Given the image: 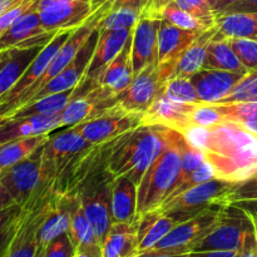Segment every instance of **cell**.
Wrapping results in <instances>:
<instances>
[{
  "label": "cell",
  "instance_id": "obj_38",
  "mask_svg": "<svg viewBox=\"0 0 257 257\" xmlns=\"http://www.w3.org/2000/svg\"><path fill=\"white\" fill-rule=\"evenodd\" d=\"M213 104L223 120H230L257 136V102H236Z\"/></svg>",
  "mask_w": 257,
  "mask_h": 257
},
{
  "label": "cell",
  "instance_id": "obj_57",
  "mask_svg": "<svg viewBox=\"0 0 257 257\" xmlns=\"http://www.w3.org/2000/svg\"><path fill=\"white\" fill-rule=\"evenodd\" d=\"M240 251H201L190 252L188 257H238Z\"/></svg>",
  "mask_w": 257,
  "mask_h": 257
},
{
  "label": "cell",
  "instance_id": "obj_28",
  "mask_svg": "<svg viewBox=\"0 0 257 257\" xmlns=\"http://www.w3.org/2000/svg\"><path fill=\"white\" fill-rule=\"evenodd\" d=\"M202 32L185 30L162 19L158 30V58L157 64L167 62L177 63L186 48Z\"/></svg>",
  "mask_w": 257,
  "mask_h": 257
},
{
  "label": "cell",
  "instance_id": "obj_59",
  "mask_svg": "<svg viewBox=\"0 0 257 257\" xmlns=\"http://www.w3.org/2000/svg\"><path fill=\"white\" fill-rule=\"evenodd\" d=\"M23 2H25V0H0V15L4 14L5 12H8L12 8L22 4Z\"/></svg>",
  "mask_w": 257,
  "mask_h": 257
},
{
  "label": "cell",
  "instance_id": "obj_43",
  "mask_svg": "<svg viewBox=\"0 0 257 257\" xmlns=\"http://www.w3.org/2000/svg\"><path fill=\"white\" fill-rule=\"evenodd\" d=\"M236 102H257V70L243 75L232 92L216 104Z\"/></svg>",
  "mask_w": 257,
  "mask_h": 257
},
{
  "label": "cell",
  "instance_id": "obj_41",
  "mask_svg": "<svg viewBox=\"0 0 257 257\" xmlns=\"http://www.w3.org/2000/svg\"><path fill=\"white\" fill-rule=\"evenodd\" d=\"M163 95L173 102L200 103L196 88L190 78H172L167 80Z\"/></svg>",
  "mask_w": 257,
  "mask_h": 257
},
{
  "label": "cell",
  "instance_id": "obj_13",
  "mask_svg": "<svg viewBox=\"0 0 257 257\" xmlns=\"http://www.w3.org/2000/svg\"><path fill=\"white\" fill-rule=\"evenodd\" d=\"M75 29H65V30H59V32L55 34V37L53 38L52 42L49 44L45 45L42 50H40L39 54L35 57V59L30 63L29 67L27 68L24 73H23L22 77L19 78L17 83L14 84V87L9 90L8 93H5L3 97H0V122L5 119V118L9 117L12 114L13 109H14L15 104L19 100V98L39 79L43 75V73L45 72V69L48 68L49 63L52 62V59L54 58V55L57 54L58 50L62 48V45L64 44L65 40L70 37L73 32Z\"/></svg>",
  "mask_w": 257,
  "mask_h": 257
},
{
  "label": "cell",
  "instance_id": "obj_55",
  "mask_svg": "<svg viewBox=\"0 0 257 257\" xmlns=\"http://www.w3.org/2000/svg\"><path fill=\"white\" fill-rule=\"evenodd\" d=\"M231 205L241 208L243 212L247 213L248 217L252 221H257V200L237 201V202H232Z\"/></svg>",
  "mask_w": 257,
  "mask_h": 257
},
{
  "label": "cell",
  "instance_id": "obj_42",
  "mask_svg": "<svg viewBox=\"0 0 257 257\" xmlns=\"http://www.w3.org/2000/svg\"><path fill=\"white\" fill-rule=\"evenodd\" d=\"M140 17L141 13L128 8L109 10V12L104 10V15L100 19L98 29H133Z\"/></svg>",
  "mask_w": 257,
  "mask_h": 257
},
{
  "label": "cell",
  "instance_id": "obj_45",
  "mask_svg": "<svg viewBox=\"0 0 257 257\" xmlns=\"http://www.w3.org/2000/svg\"><path fill=\"white\" fill-rule=\"evenodd\" d=\"M176 4L200 20L205 27L212 28L216 25V14L207 0H175Z\"/></svg>",
  "mask_w": 257,
  "mask_h": 257
},
{
  "label": "cell",
  "instance_id": "obj_21",
  "mask_svg": "<svg viewBox=\"0 0 257 257\" xmlns=\"http://www.w3.org/2000/svg\"><path fill=\"white\" fill-rule=\"evenodd\" d=\"M98 37H99V30L95 29L93 34L89 37V39L85 42V44L80 48V50L75 55L74 59L72 60V63L65 69H63L57 77L53 78L40 92H38L29 103L40 99V98L47 97V95L77 88L79 83L82 82L83 77L85 74V70H87L88 65H89L90 59H92L93 52H94V48L98 42Z\"/></svg>",
  "mask_w": 257,
  "mask_h": 257
},
{
  "label": "cell",
  "instance_id": "obj_53",
  "mask_svg": "<svg viewBox=\"0 0 257 257\" xmlns=\"http://www.w3.org/2000/svg\"><path fill=\"white\" fill-rule=\"evenodd\" d=\"M22 207L23 206L15 203V205L9 206V207L4 208V210H0V231L7 227L8 225H10L20 215Z\"/></svg>",
  "mask_w": 257,
  "mask_h": 257
},
{
  "label": "cell",
  "instance_id": "obj_50",
  "mask_svg": "<svg viewBox=\"0 0 257 257\" xmlns=\"http://www.w3.org/2000/svg\"><path fill=\"white\" fill-rule=\"evenodd\" d=\"M35 2H37V0H25L22 4L12 8V9H9L8 12H5L4 14L0 15V35H2L5 30L9 29L13 25V23H14L18 18L22 17L25 12H28V10L34 5Z\"/></svg>",
  "mask_w": 257,
  "mask_h": 257
},
{
  "label": "cell",
  "instance_id": "obj_27",
  "mask_svg": "<svg viewBox=\"0 0 257 257\" xmlns=\"http://www.w3.org/2000/svg\"><path fill=\"white\" fill-rule=\"evenodd\" d=\"M133 78L135 74L132 68V34H131L122 50L100 75L97 85L105 88L113 95H118L130 87Z\"/></svg>",
  "mask_w": 257,
  "mask_h": 257
},
{
  "label": "cell",
  "instance_id": "obj_33",
  "mask_svg": "<svg viewBox=\"0 0 257 257\" xmlns=\"http://www.w3.org/2000/svg\"><path fill=\"white\" fill-rule=\"evenodd\" d=\"M77 253H83L89 257H103L102 245L98 241L92 225L88 221L82 205L78 206L73 215L70 228L68 231Z\"/></svg>",
  "mask_w": 257,
  "mask_h": 257
},
{
  "label": "cell",
  "instance_id": "obj_1",
  "mask_svg": "<svg viewBox=\"0 0 257 257\" xmlns=\"http://www.w3.org/2000/svg\"><path fill=\"white\" fill-rule=\"evenodd\" d=\"M183 136L202 152L217 180L238 183L257 172V136L236 123L195 127Z\"/></svg>",
  "mask_w": 257,
  "mask_h": 257
},
{
  "label": "cell",
  "instance_id": "obj_31",
  "mask_svg": "<svg viewBox=\"0 0 257 257\" xmlns=\"http://www.w3.org/2000/svg\"><path fill=\"white\" fill-rule=\"evenodd\" d=\"M217 28L212 27L210 29L201 33L190 45L185 49V52L180 55L177 63H176L175 72L172 78H191L195 73L202 69L203 62H205L206 53L210 43L215 37Z\"/></svg>",
  "mask_w": 257,
  "mask_h": 257
},
{
  "label": "cell",
  "instance_id": "obj_60",
  "mask_svg": "<svg viewBox=\"0 0 257 257\" xmlns=\"http://www.w3.org/2000/svg\"><path fill=\"white\" fill-rule=\"evenodd\" d=\"M12 50L13 49H8V50H3V52H0V69H2V68L4 67L5 63L9 60L10 55H12Z\"/></svg>",
  "mask_w": 257,
  "mask_h": 257
},
{
  "label": "cell",
  "instance_id": "obj_47",
  "mask_svg": "<svg viewBox=\"0 0 257 257\" xmlns=\"http://www.w3.org/2000/svg\"><path fill=\"white\" fill-rule=\"evenodd\" d=\"M212 178H215L212 168H211V166L205 161V162H203L202 165L197 168V170L193 171V172L191 173V175L188 176V177L186 178L182 183H180V185L176 186V188L170 193V196H168L167 200L166 201L172 200V198L177 197L178 195H181V193L185 192V191L196 187V186L201 185V183L207 182V181L212 180Z\"/></svg>",
  "mask_w": 257,
  "mask_h": 257
},
{
  "label": "cell",
  "instance_id": "obj_14",
  "mask_svg": "<svg viewBox=\"0 0 257 257\" xmlns=\"http://www.w3.org/2000/svg\"><path fill=\"white\" fill-rule=\"evenodd\" d=\"M99 37H98L97 45L93 52L92 59L88 65L85 74L82 82L75 89L73 97L85 94L88 90L97 87L100 75L109 65V63L117 57L118 53L124 47L125 42L132 34L133 29H98Z\"/></svg>",
  "mask_w": 257,
  "mask_h": 257
},
{
  "label": "cell",
  "instance_id": "obj_61",
  "mask_svg": "<svg viewBox=\"0 0 257 257\" xmlns=\"http://www.w3.org/2000/svg\"><path fill=\"white\" fill-rule=\"evenodd\" d=\"M44 250H45V246L39 245L37 253H35V257H44Z\"/></svg>",
  "mask_w": 257,
  "mask_h": 257
},
{
  "label": "cell",
  "instance_id": "obj_17",
  "mask_svg": "<svg viewBox=\"0 0 257 257\" xmlns=\"http://www.w3.org/2000/svg\"><path fill=\"white\" fill-rule=\"evenodd\" d=\"M40 22L48 32L77 29L94 13L89 0H39Z\"/></svg>",
  "mask_w": 257,
  "mask_h": 257
},
{
  "label": "cell",
  "instance_id": "obj_22",
  "mask_svg": "<svg viewBox=\"0 0 257 257\" xmlns=\"http://www.w3.org/2000/svg\"><path fill=\"white\" fill-rule=\"evenodd\" d=\"M196 104L173 102L162 95L143 113L142 125H160L185 135L192 128L191 115Z\"/></svg>",
  "mask_w": 257,
  "mask_h": 257
},
{
  "label": "cell",
  "instance_id": "obj_39",
  "mask_svg": "<svg viewBox=\"0 0 257 257\" xmlns=\"http://www.w3.org/2000/svg\"><path fill=\"white\" fill-rule=\"evenodd\" d=\"M89 2L94 12L99 8H103L107 12L128 8L141 13V15L150 14L162 19L161 12L170 0H89Z\"/></svg>",
  "mask_w": 257,
  "mask_h": 257
},
{
  "label": "cell",
  "instance_id": "obj_46",
  "mask_svg": "<svg viewBox=\"0 0 257 257\" xmlns=\"http://www.w3.org/2000/svg\"><path fill=\"white\" fill-rule=\"evenodd\" d=\"M223 118L221 113L218 112L217 107L215 104H208V103H197L191 115V123L192 128H208L211 125H215L217 123L222 122Z\"/></svg>",
  "mask_w": 257,
  "mask_h": 257
},
{
  "label": "cell",
  "instance_id": "obj_4",
  "mask_svg": "<svg viewBox=\"0 0 257 257\" xmlns=\"http://www.w3.org/2000/svg\"><path fill=\"white\" fill-rule=\"evenodd\" d=\"M122 137L99 145H90L77 153L53 182V192L58 195L79 196L80 190L89 180L108 170L110 156Z\"/></svg>",
  "mask_w": 257,
  "mask_h": 257
},
{
  "label": "cell",
  "instance_id": "obj_20",
  "mask_svg": "<svg viewBox=\"0 0 257 257\" xmlns=\"http://www.w3.org/2000/svg\"><path fill=\"white\" fill-rule=\"evenodd\" d=\"M162 19L142 14L132 33V68L135 77L152 64H157L158 30Z\"/></svg>",
  "mask_w": 257,
  "mask_h": 257
},
{
  "label": "cell",
  "instance_id": "obj_10",
  "mask_svg": "<svg viewBox=\"0 0 257 257\" xmlns=\"http://www.w3.org/2000/svg\"><path fill=\"white\" fill-rule=\"evenodd\" d=\"M90 145L83 137L79 124L69 127L59 135H49V140L43 146L42 182L53 185L70 160Z\"/></svg>",
  "mask_w": 257,
  "mask_h": 257
},
{
  "label": "cell",
  "instance_id": "obj_2",
  "mask_svg": "<svg viewBox=\"0 0 257 257\" xmlns=\"http://www.w3.org/2000/svg\"><path fill=\"white\" fill-rule=\"evenodd\" d=\"M166 145L167 128L141 125L120 138L109 158L108 171L114 177L124 176L138 186Z\"/></svg>",
  "mask_w": 257,
  "mask_h": 257
},
{
  "label": "cell",
  "instance_id": "obj_9",
  "mask_svg": "<svg viewBox=\"0 0 257 257\" xmlns=\"http://www.w3.org/2000/svg\"><path fill=\"white\" fill-rule=\"evenodd\" d=\"M253 222L246 212L233 205L222 208L213 230L191 252L201 251H240Z\"/></svg>",
  "mask_w": 257,
  "mask_h": 257
},
{
  "label": "cell",
  "instance_id": "obj_37",
  "mask_svg": "<svg viewBox=\"0 0 257 257\" xmlns=\"http://www.w3.org/2000/svg\"><path fill=\"white\" fill-rule=\"evenodd\" d=\"M48 140L49 135H40L0 145V171L13 167L18 162L29 157Z\"/></svg>",
  "mask_w": 257,
  "mask_h": 257
},
{
  "label": "cell",
  "instance_id": "obj_23",
  "mask_svg": "<svg viewBox=\"0 0 257 257\" xmlns=\"http://www.w3.org/2000/svg\"><path fill=\"white\" fill-rule=\"evenodd\" d=\"M240 73L221 69H202L190 78L197 92L200 103H218L227 97L243 78Z\"/></svg>",
  "mask_w": 257,
  "mask_h": 257
},
{
  "label": "cell",
  "instance_id": "obj_12",
  "mask_svg": "<svg viewBox=\"0 0 257 257\" xmlns=\"http://www.w3.org/2000/svg\"><path fill=\"white\" fill-rule=\"evenodd\" d=\"M142 122L143 113L130 112L117 103L94 119L80 123L79 128L87 142L99 145L127 135L141 127Z\"/></svg>",
  "mask_w": 257,
  "mask_h": 257
},
{
  "label": "cell",
  "instance_id": "obj_7",
  "mask_svg": "<svg viewBox=\"0 0 257 257\" xmlns=\"http://www.w3.org/2000/svg\"><path fill=\"white\" fill-rule=\"evenodd\" d=\"M114 178L109 171L105 170L89 180L79 192L83 211L102 246L113 225L110 201Z\"/></svg>",
  "mask_w": 257,
  "mask_h": 257
},
{
  "label": "cell",
  "instance_id": "obj_26",
  "mask_svg": "<svg viewBox=\"0 0 257 257\" xmlns=\"http://www.w3.org/2000/svg\"><path fill=\"white\" fill-rule=\"evenodd\" d=\"M138 220V255L155 247L167 233L182 221L172 212H163L160 208L140 216Z\"/></svg>",
  "mask_w": 257,
  "mask_h": 257
},
{
  "label": "cell",
  "instance_id": "obj_19",
  "mask_svg": "<svg viewBox=\"0 0 257 257\" xmlns=\"http://www.w3.org/2000/svg\"><path fill=\"white\" fill-rule=\"evenodd\" d=\"M117 103V95H113L109 90L97 85L85 94L70 99L67 107L60 112V128H69L94 119Z\"/></svg>",
  "mask_w": 257,
  "mask_h": 257
},
{
  "label": "cell",
  "instance_id": "obj_35",
  "mask_svg": "<svg viewBox=\"0 0 257 257\" xmlns=\"http://www.w3.org/2000/svg\"><path fill=\"white\" fill-rule=\"evenodd\" d=\"M202 68L228 70V72L240 73V74L248 73V70L243 67L236 53L233 52L227 39H212L207 48Z\"/></svg>",
  "mask_w": 257,
  "mask_h": 257
},
{
  "label": "cell",
  "instance_id": "obj_15",
  "mask_svg": "<svg viewBox=\"0 0 257 257\" xmlns=\"http://www.w3.org/2000/svg\"><path fill=\"white\" fill-rule=\"evenodd\" d=\"M38 2L28 12L18 18L12 27L0 35V52L8 49H28L45 47L49 44L59 30L48 32L40 22Z\"/></svg>",
  "mask_w": 257,
  "mask_h": 257
},
{
  "label": "cell",
  "instance_id": "obj_54",
  "mask_svg": "<svg viewBox=\"0 0 257 257\" xmlns=\"http://www.w3.org/2000/svg\"><path fill=\"white\" fill-rule=\"evenodd\" d=\"M228 13H257V0H242L233 7L228 8L223 14Z\"/></svg>",
  "mask_w": 257,
  "mask_h": 257
},
{
  "label": "cell",
  "instance_id": "obj_48",
  "mask_svg": "<svg viewBox=\"0 0 257 257\" xmlns=\"http://www.w3.org/2000/svg\"><path fill=\"white\" fill-rule=\"evenodd\" d=\"M77 253L69 233H60L53 238L44 250V257H74Z\"/></svg>",
  "mask_w": 257,
  "mask_h": 257
},
{
  "label": "cell",
  "instance_id": "obj_40",
  "mask_svg": "<svg viewBox=\"0 0 257 257\" xmlns=\"http://www.w3.org/2000/svg\"><path fill=\"white\" fill-rule=\"evenodd\" d=\"M161 17H162L163 20L176 25V27L181 28V29L192 30V32H205V30L210 29V28L205 27L200 20L196 19L195 17H192L190 13L181 9V8L176 4L175 0H170V2L163 7L162 12H161Z\"/></svg>",
  "mask_w": 257,
  "mask_h": 257
},
{
  "label": "cell",
  "instance_id": "obj_5",
  "mask_svg": "<svg viewBox=\"0 0 257 257\" xmlns=\"http://www.w3.org/2000/svg\"><path fill=\"white\" fill-rule=\"evenodd\" d=\"M52 185L40 182L22 207L17 232L5 257H35L39 247V230L52 206Z\"/></svg>",
  "mask_w": 257,
  "mask_h": 257
},
{
  "label": "cell",
  "instance_id": "obj_58",
  "mask_svg": "<svg viewBox=\"0 0 257 257\" xmlns=\"http://www.w3.org/2000/svg\"><path fill=\"white\" fill-rule=\"evenodd\" d=\"M240 2H242V0H220L217 4V7H216V10H215L216 18L220 17V15L223 14V13H225L228 8L233 7V5L237 4V3H240Z\"/></svg>",
  "mask_w": 257,
  "mask_h": 257
},
{
  "label": "cell",
  "instance_id": "obj_3",
  "mask_svg": "<svg viewBox=\"0 0 257 257\" xmlns=\"http://www.w3.org/2000/svg\"><path fill=\"white\" fill-rule=\"evenodd\" d=\"M175 130L167 128V145L156 158L138 185L137 218L161 207L177 186L181 172V156Z\"/></svg>",
  "mask_w": 257,
  "mask_h": 257
},
{
  "label": "cell",
  "instance_id": "obj_18",
  "mask_svg": "<svg viewBox=\"0 0 257 257\" xmlns=\"http://www.w3.org/2000/svg\"><path fill=\"white\" fill-rule=\"evenodd\" d=\"M166 80L157 64L143 69L133 78L130 87L117 95L118 104L130 112L145 113L158 98L163 95Z\"/></svg>",
  "mask_w": 257,
  "mask_h": 257
},
{
  "label": "cell",
  "instance_id": "obj_11",
  "mask_svg": "<svg viewBox=\"0 0 257 257\" xmlns=\"http://www.w3.org/2000/svg\"><path fill=\"white\" fill-rule=\"evenodd\" d=\"M226 206H215L202 211L195 217L181 222L151 250H166L175 252H191L203 240L220 220V213Z\"/></svg>",
  "mask_w": 257,
  "mask_h": 257
},
{
  "label": "cell",
  "instance_id": "obj_30",
  "mask_svg": "<svg viewBox=\"0 0 257 257\" xmlns=\"http://www.w3.org/2000/svg\"><path fill=\"white\" fill-rule=\"evenodd\" d=\"M138 245V220L132 223H113L102 246L103 257H136Z\"/></svg>",
  "mask_w": 257,
  "mask_h": 257
},
{
  "label": "cell",
  "instance_id": "obj_32",
  "mask_svg": "<svg viewBox=\"0 0 257 257\" xmlns=\"http://www.w3.org/2000/svg\"><path fill=\"white\" fill-rule=\"evenodd\" d=\"M213 39L243 38L257 42V13H228L216 19Z\"/></svg>",
  "mask_w": 257,
  "mask_h": 257
},
{
  "label": "cell",
  "instance_id": "obj_51",
  "mask_svg": "<svg viewBox=\"0 0 257 257\" xmlns=\"http://www.w3.org/2000/svg\"><path fill=\"white\" fill-rule=\"evenodd\" d=\"M19 216H18V217L15 218L10 225H8L7 227L3 228V230L0 231V257L7 256L13 237H14L15 232H17L18 222H19Z\"/></svg>",
  "mask_w": 257,
  "mask_h": 257
},
{
  "label": "cell",
  "instance_id": "obj_62",
  "mask_svg": "<svg viewBox=\"0 0 257 257\" xmlns=\"http://www.w3.org/2000/svg\"><path fill=\"white\" fill-rule=\"evenodd\" d=\"M207 2L210 3L211 8H212L213 12H215V10H216V7H217V4H218V2H220V0H207Z\"/></svg>",
  "mask_w": 257,
  "mask_h": 257
},
{
  "label": "cell",
  "instance_id": "obj_52",
  "mask_svg": "<svg viewBox=\"0 0 257 257\" xmlns=\"http://www.w3.org/2000/svg\"><path fill=\"white\" fill-rule=\"evenodd\" d=\"M238 257H257V233L255 226L246 235Z\"/></svg>",
  "mask_w": 257,
  "mask_h": 257
},
{
  "label": "cell",
  "instance_id": "obj_29",
  "mask_svg": "<svg viewBox=\"0 0 257 257\" xmlns=\"http://www.w3.org/2000/svg\"><path fill=\"white\" fill-rule=\"evenodd\" d=\"M138 186L130 178L120 176L115 177L112 187L113 223H132L137 221Z\"/></svg>",
  "mask_w": 257,
  "mask_h": 257
},
{
  "label": "cell",
  "instance_id": "obj_24",
  "mask_svg": "<svg viewBox=\"0 0 257 257\" xmlns=\"http://www.w3.org/2000/svg\"><path fill=\"white\" fill-rule=\"evenodd\" d=\"M79 205V196L58 195L54 192L50 210L39 230V245L47 246L60 233L68 232L73 215Z\"/></svg>",
  "mask_w": 257,
  "mask_h": 257
},
{
  "label": "cell",
  "instance_id": "obj_16",
  "mask_svg": "<svg viewBox=\"0 0 257 257\" xmlns=\"http://www.w3.org/2000/svg\"><path fill=\"white\" fill-rule=\"evenodd\" d=\"M43 146L13 167L0 171V182L20 206L27 203L42 182Z\"/></svg>",
  "mask_w": 257,
  "mask_h": 257
},
{
  "label": "cell",
  "instance_id": "obj_56",
  "mask_svg": "<svg viewBox=\"0 0 257 257\" xmlns=\"http://www.w3.org/2000/svg\"><path fill=\"white\" fill-rule=\"evenodd\" d=\"M190 252H175V251H166V250H148L146 252L140 253L136 257H188Z\"/></svg>",
  "mask_w": 257,
  "mask_h": 257
},
{
  "label": "cell",
  "instance_id": "obj_25",
  "mask_svg": "<svg viewBox=\"0 0 257 257\" xmlns=\"http://www.w3.org/2000/svg\"><path fill=\"white\" fill-rule=\"evenodd\" d=\"M59 128L60 113L33 115L20 119H8L0 123V145L22 138L50 135Z\"/></svg>",
  "mask_w": 257,
  "mask_h": 257
},
{
  "label": "cell",
  "instance_id": "obj_36",
  "mask_svg": "<svg viewBox=\"0 0 257 257\" xmlns=\"http://www.w3.org/2000/svg\"><path fill=\"white\" fill-rule=\"evenodd\" d=\"M75 89L77 88H73V89L65 90V92L55 93V94L47 95L44 98H40V99L34 100V102L29 103V104L24 105L20 109H18L17 112L13 113L10 117H8L7 119H20V118H28L33 117V115H43V114H55V113H60L65 107L68 105V103L70 102V99L74 95ZM3 120V122H4ZM2 123V122H0Z\"/></svg>",
  "mask_w": 257,
  "mask_h": 257
},
{
  "label": "cell",
  "instance_id": "obj_49",
  "mask_svg": "<svg viewBox=\"0 0 257 257\" xmlns=\"http://www.w3.org/2000/svg\"><path fill=\"white\" fill-rule=\"evenodd\" d=\"M247 200H257V172L253 173L247 180L236 183L228 195L230 205L232 202H237V201Z\"/></svg>",
  "mask_w": 257,
  "mask_h": 257
},
{
  "label": "cell",
  "instance_id": "obj_6",
  "mask_svg": "<svg viewBox=\"0 0 257 257\" xmlns=\"http://www.w3.org/2000/svg\"><path fill=\"white\" fill-rule=\"evenodd\" d=\"M104 15V10L102 8L95 10L84 23H83L80 27H78L74 32L70 34V37L65 40L64 44L62 45L59 50H58L57 54L54 55V58L52 59V62L49 63L48 68L45 69V72L43 73L42 77L19 98V100L15 104L14 109H13V113L17 112L18 109H20L22 107H24L25 104L32 100V98L37 94L38 92L43 89L50 80L54 77H57L63 69L68 67V65L72 63V60L74 59L75 55L78 54V52L80 50V48L85 44L88 39H89L90 35L93 34L95 29H98V25H99L100 19ZM10 114V115H12ZM9 115V117H10ZM7 119V118H5Z\"/></svg>",
  "mask_w": 257,
  "mask_h": 257
},
{
  "label": "cell",
  "instance_id": "obj_44",
  "mask_svg": "<svg viewBox=\"0 0 257 257\" xmlns=\"http://www.w3.org/2000/svg\"><path fill=\"white\" fill-rule=\"evenodd\" d=\"M227 40L248 73L257 70V42L243 38H228Z\"/></svg>",
  "mask_w": 257,
  "mask_h": 257
},
{
  "label": "cell",
  "instance_id": "obj_34",
  "mask_svg": "<svg viewBox=\"0 0 257 257\" xmlns=\"http://www.w3.org/2000/svg\"><path fill=\"white\" fill-rule=\"evenodd\" d=\"M44 47L13 49L9 60L0 69V97L9 92Z\"/></svg>",
  "mask_w": 257,
  "mask_h": 257
},
{
  "label": "cell",
  "instance_id": "obj_8",
  "mask_svg": "<svg viewBox=\"0 0 257 257\" xmlns=\"http://www.w3.org/2000/svg\"><path fill=\"white\" fill-rule=\"evenodd\" d=\"M235 185L236 183L212 178L185 191L172 200L166 201L161 205L160 210L163 212L172 211L178 213L183 221H187L211 207L230 205L228 195Z\"/></svg>",
  "mask_w": 257,
  "mask_h": 257
}]
</instances>
